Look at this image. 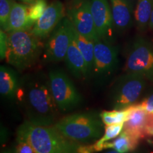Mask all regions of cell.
Returning a JSON list of instances; mask_svg holds the SVG:
<instances>
[{
	"mask_svg": "<svg viewBox=\"0 0 153 153\" xmlns=\"http://www.w3.org/2000/svg\"><path fill=\"white\" fill-rule=\"evenodd\" d=\"M16 101L28 121L42 126L56 123L60 111L51 92L49 76L43 72L27 74L21 77Z\"/></svg>",
	"mask_w": 153,
	"mask_h": 153,
	"instance_id": "1",
	"label": "cell"
},
{
	"mask_svg": "<svg viewBox=\"0 0 153 153\" xmlns=\"http://www.w3.org/2000/svg\"><path fill=\"white\" fill-rule=\"evenodd\" d=\"M16 140L26 141L37 153H78L81 145L65 136L54 125H37L27 120L19 126Z\"/></svg>",
	"mask_w": 153,
	"mask_h": 153,
	"instance_id": "2",
	"label": "cell"
},
{
	"mask_svg": "<svg viewBox=\"0 0 153 153\" xmlns=\"http://www.w3.org/2000/svg\"><path fill=\"white\" fill-rule=\"evenodd\" d=\"M44 45L30 29L7 33L6 61L19 71H24L37 62Z\"/></svg>",
	"mask_w": 153,
	"mask_h": 153,
	"instance_id": "3",
	"label": "cell"
},
{
	"mask_svg": "<svg viewBox=\"0 0 153 153\" xmlns=\"http://www.w3.org/2000/svg\"><path fill=\"white\" fill-rule=\"evenodd\" d=\"M65 136L79 144H89L100 139L104 124L96 112L77 113L65 116L54 125Z\"/></svg>",
	"mask_w": 153,
	"mask_h": 153,
	"instance_id": "4",
	"label": "cell"
},
{
	"mask_svg": "<svg viewBox=\"0 0 153 153\" xmlns=\"http://www.w3.org/2000/svg\"><path fill=\"white\" fill-rule=\"evenodd\" d=\"M149 81L140 74L124 72L113 82L109 91L113 110H123L139 102Z\"/></svg>",
	"mask_w": 153,
	"mask_h": 153,
	"instance_id": "5",
	"label": "cell"
},
{
	"mask_svg": "<svg viewBox=\"0 0 153 153\" xmlns=\"http://www.w3.org/2000/svg\"><path fill=\"white\" fill-rule=\"evenodd\" d=\"M124 72H134L153 82V38L137 36L126 51Z\"/></svg>",
	"mask_w": 153,
	"mask_h": 153,
	"instance_id": "6",
	"label": "cell"
},
{
	"mask_svg": "<svg viewBox=\"0 0 153 153\" xmlns=\"http://www.w3.org/2000/svg\"><path fill=\"white\" fill-rule=\"evenodd\" d=\"M118 47L113 42L97 38L94 41V57L91 76L97 85H106L119 66Z\"/></svg>",
	"mask_w": 153,
	"mask_h": 153,
	"instance_id": "7",
	"label": "cell"
},
{
	"mask_svg": "<svg viewBox=\"0 0 153 153\" xmlns=\"http://www.w3.org/2000/svg\"><path fill=\"white\" fill-rule=\"evenodd\" d=\"M51 92L61 112H69L82 102V97L69 76L61 69H54L48 74Z\"/></svg>",
	"mask_w": 153,
	"mask_h": 153,
	"instance_id": "8",
	"label": "cell"
},
{
	"mask_svg": "<svg viewBox=\"0 0 153 153\" xmlns=\"http://www.w3.org/2000/svg\"><path fill=\"white\" fill-rule=\"evenodd\" d=\"M73 31L74 26L72 22L68 16H65L44 44V60L52 62L65 60Z\"/></svg>",
	"mask_w": 153,
	"mask_h": 153,
	"instance_id": "9",
	"label": "cell"
},
{
	"mask_svg": "<svg viewBox=\"0 0 153 153\" xmlns=\"http://www.w3.org/2000/svg\"><path fill=\"white\" fill-rule=\"evenodd\" d=\"M68 17L78 33L91 39L99 38L91 9V0H70L66 6Z\"/></svg>",
	"mask_w": 153,
	"mask_h": 153,
	"instance_id": "10",
	"label": "cell"
},
{
	"mask_svg": "<svg viewBox=\"0 0 153 153\" xmlns=\"http://www.w3.org/2000/svg\"><path fill=\"white\" fill-rule=\"evenodd\" d=\"M66 16V7L58 0L48 5L42 16L36 21L31 32L33 35L43 40L48 38L63 18Z\"/></svg>",
	"mask_w": 153,
	"mask_h": 153,
	"instance_id": "11",
	"label": "cell"
},
{
	"mask_svg": "<svg viewBox=\"0 0 153 153\" xmlns=\"http://www.w3.org/2000/svg\"><path fill=\"white\" fill-rule=\"evenodd\" d=\"M91 9L99 38L114 43L116 30L108 0H91Z\"/></svg>",
	"mask_w": 153,
	"mask_h": 153,
	"instance_id": "12",
	"label": "cell"
},
{
	"mask_svg": "<svg viewBox=\"0 0 153 153\" xmlns=\"http://www.w3.org/2000/svg\"><path fill=\"white\" fill-rule=\"evenodd\" d=\"M115 30L119 33L128 31L134 22V11L133 4L130 0H108Z\"/></svg>",
	"mask_w": 153,
	"mask_h": 153,
	"instance_id": "13",
	"label": "cell"
},
{
	"mask_svg": "<svg viewBox=\"0 0 153 153\" xmlns=\"http://www.w3.org/2000/svg\"><path fill=\"white\" fill-rule=\"evenodd\" d=\"M65 60L67 67L74 77L77 79L89 78L87 65H86L85 58L76 43L74 31L72 40L67 51Z\"/></svg>",
	"mask_w": 153,
	"mask_h": 153,
	"instance_id": "14",
	"label": "cell"
},
{
	"mask_svg": "<svg viewBox=\"0 0 153 153\" xmlns=\"http://www.w3.org/2000/svg\"><path fill=\"white\" fill-rule=\"evenodd\" d=\"M148 114V112L136 104L131 106L128 116L123 123V131L140 140L145 138Z\"/></svg>",
	"mask_w": 153,
	"mask_h": 153,
	"instance_id": "15",
	"label": "cell"
},
{
	"mask_svg": "<svg viewBox=\"0 0 153 153\" xmlns=\"http://www.w3.org/2000/svg\"><path fill=\"white\" fill-rule=\"evenodd\" d=\"M20 79L14 69L5 65L0 67V93L2 98L16 101Z\"/></svg>",
	"mask_w": 153,
	"mask_h": 153,
	"instance_id": "16",
	"label": "cell"
},
{
	"mask_svg": "<svg viewBox=\"0 0 153 153\" xmlns=\"http://www.w3.org/2000/svg\"><path fill=\"white\" fill-rule=\"evenodd\" d=\"M28 6L25 4H20L14 1L11 7L8 24L4 30L9 33L21 30L31 29L35 24L28 16Z\"/></svg>",
	"mask_w": 153,
	"mask_h": 153,
	"instance_id": "17",
	"label": "cell"
},
{
	"mask_svg": "<svg viewBox=\"0 0 153 153\" xmlns=\"http://www.w3.org/2000/svg\"><path fill=\"white\" fill-rule=\"evenodd\" d=\"M140 140V138L122 131L118 137L111 142L104 143L103 149H113L120 153H132L138 148Z\"/></svg>",
	"mask_w": 153,
	"mask_h": 153,
	"instance_id": "18",
	"label": "cell"
},
{
	"mask_svg": "<svg viewBox=\"0 0 153 153\" xmlns=\"http://www.w3.org/2000/svg\"><path fill=\"white\" fill-rule=\"evenodd\" d=\"M153 9V0H137L134 11V22L140 32L146 31L150 26Z\"/></svg>",
	"mask_w": 153,
	"mask_h": 153,
	"instance_id": "19",
	"label": "cell"
},
{
	"mask_svg": "<svg viewBox=\"0 0 153 153\" xmlns=\"http://www.w3.org/2000/svg\"><path fill=\"white\" fill-rule=\"evenodd\" d=\"M74 38L77 46L81 51L82 55L86 62L88 72V77H90L92 71L94 57V41L91 38L82 35L76 31L74 27Z\"/></svg>",
	"mask_w": 153,
	"mask_h": 153,
	"instance_id": "20",
	"label": "cell"
},
{
	"mask_svg": "<svg viewBox=\"0 0 153 153\" xmlns=\"http://www.w3.org/2000/svg\"><path fill=\"white\" fill-rule=\"evenodd\" d=\"M131 111V107L123 110L104 111L100 114V116L104 126L123 124L127 119Z\"/></svg>",
	"mask_w": 153,
	"mask_h": 153,
	"instance_id": "21",
	"label": "cell"
},
{
	"mask_svg": "<svg viewBox=\"0 0 153 153\" xmlns=\"http://www.w3.org/2000/svg\"><path fill=\"white\" fill-rule=\"evenodd\" d=\"M123 130V124H116V125L105 126L104 135L100 139L94 143L96 152L103 150V145L104 143L112 140L118 137Z\"/></svg>",
	"mask_w": 153,
	"mask_h": 153,
	"instance_id": "22",
	"label": "cell"
},
{
	"mask_svg": "<svg viewBox=\"0 0 153 153\" xmlns=\"http://www.w3.org/2000/svg\"><path fill=\"white\" fill-rule=\"evenodd\" d=\"M48 7L46 0H36L33 4L28 5V13L29 18L35 22L43 15Z\"/></svg>",
	"mask_w": 153,
	"mask_h": 153,
	"instance_id": "23",
	"label": "cell"
},
{
	"mask_svg": "<svg viewBox=\"0 0 153 153\" xmlns=\"http://www.w3.org/2000/svg\"><path fill=\"white\" fill-rule=\"evenodd\" d=\"M13 2L14 0H0V25L3 30L8 24Z\"/></svg>",
	"mask_w": 153,
	"mask_h": 153,
	"instance_id": "24",
	"label": "cell"
},
{
	"mask_svg": "<svg viewBox=\"0 0 153 153\" xmlns=\"http://www.w3.org/2000/svg\"><path fill=\"white\" fill-rule=\"evenodd\" d=\"M148 113L153 112V91L146 96L136 104Z\"/></svg>",
	"mask_w": 153,
	"mask_h": 153,
	"instance_id": "25",
	"label": "cell"
},
{
	"mask_svg": "<svg viewBox=\"0 0 153 153\" xmlns=\"http://www.w3.org/2000/svg\"><path fill=\"white\" fill-rule=\"evenodd\" d=\"M14 152L15 153H37L29 143L24 140H17Z\"/></svg>",
	"mask_w": 153,
	"mask_h": 153,
	"instance_id": "26",
	"label": "cell"
},
{
	"mask_svg": "<svg viewBox=\"0 0 153 153\" xmlns=\"http://www.w3.org/2000/svg\"><path fill=\"white\" fill-rule=\"evenodd\" d=\"M1 60L5 59L7 50V33L1 29Z\"/></svg>",
	"mask_w": 153,
	"mask_h": 153,
	"instance_id": "27",
	"label": "cell"
},
{
	"mask_svg": "<svg viewBox=\"0 0 153 153\" xmlns=\"http://www.w3.org/2000/svg\"><path fill=\"white\" fill-rule=\"evenodd\" d=\"M96 152L94 144H81L78 148V153H94Z\"/></svg>",
	"mask_w": 153,
	"mask_h": 153,
	"instance_id": "28",
	"label": "cell"
},
{
	"mask_svg": "<svg viewBox=\"0 0 153 153\" xmlns=\"http://www.w3.org/2000/svg\"><path fill=\"white\" fill-rule=\"evenodd\" d=\"M132 153H153L152 150H148V149H141V150H137L134 151Z\"/></svg>",
	"mask_w": 153,
	"mask_h": 153,
	"instance_id": "29",
	"label": "cell"
},
{
	"mask_svg": "<svg viewBox=\"0 0 153 153\" xmlns=\"http://www.w3.org/2000/svg\"><path fill=\"white\" fill-rule=\"evenodd\" d=\"M146 137H153V126L145 131Z\"/></svg>",
	"mask_w": 153,
	"mask_h": 153,
	"instance_id": "30",
	"label": "cell"
},
{
	"mask_svg": "<svg viewBox=\"0 0 153 153\" xmlns=\"http://www.w3.org/2000/svg\"><path fill=\"white\" fill-rule=\"evenodd\" d=\"M20 1L24 4H25L30 5L31 4H33L34 1H36V0H20Z\"/></svg>",
	"mask_w": 153,
	"mask_h": 153,
	"instance_id": "31",
	"label": "cell"
},
{
	"mask_svg": "<svg viewBox=\"0 0 153 153\" xmlns=\"http://www.w3.org/2000/svg\"><path fill=\"white\" fill-rule=\"evenodd\" d=\"M149 29L153 30V9H152V15H151L150 22V26H149Z\"/></svg>",
	"mask_w": 153,
	"mask_h": 153,
	"instance_id": "32",
	"label": "cell"
},
{
	"mask_svg": "<svg viewBox=\"0 0 153 153\" xmlns=\"http://www.w3.org/2000/svg\"><path fill=\"white\" fill-rule=\"evenodd\" d=\"M104 153H120V152H118V151H116L115 150H109V151H107V152H104Z\"/></svg>",
	"mask_w": 153,
	"mask_h": 153,
	"instance_id": "33",
	"label": "cell"
},
{
	"mask_svg": "<svg viewBox=\"0 0 153 153\" xmlns=\"http://www.w3.org/2000/svg\"><path fill=\"white\" fill-rule=\"evenodd\" d=\"M2 153H15L14 151H11V150H7V151H4V152H3Z\"/></svg>",
	"mask_w": 153,
	"mask_h": 153,
	"instance_id": "34",
	"label": "cell"
}]
</instances>
